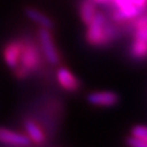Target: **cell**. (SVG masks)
I'll return each mask as SVG.
<instances>
[{
    "label": "cell",
    "instance_id": "obj_2",
    "mask_svg": "<svg viewBox=\"0 0 147 147\" xmlns=\"http://www.w3.org/2000/svg\"><path fill=\"white\" fill-rule=\"evenodd\" d=\"M22 40V48L20 53L19 65L14 71L18 79H26L30 74L36 72L42 64L40 51L42 49L35 42L26 39Z\"/></svg>",
    "mask_w": 147,
    "mask_h": 147
},
{
    "label": "cell",
    "instance_id": "obj_13",
    "mask_svg": "<svg viewBox=\"0 0 147 147\" xmlns=\"http://www.w3.org/2000/svg\"><path fill=\"white\" fill-rule=\"evenodd\" d=\"M96 3L93 0H82L80 3V16L81 20L86 25L92 21V19L96 14Z\"/></svg>",
    "mask_w": 147,
    "mask_h": 147
},
{
    "label": "cell",
    "instance_id": "obj_12",
    "mask_svg": "<svg viewBox=\"0 0 147 147\" xmlns=\"http://www.w3.org/2000/svg\"><path fill=\"white\" fill-rule=\"evenodd\" d=\"M25 14H26L27 18L30 20L35 22L40 27H45V28H48V30H51L53 27V20L48 16H46L45 13H42V12H40V11L37 10V9L26 8L25 9Z\"/></svg>",
    "mask_w": 147,
    "mask_h": 147
},
{
    "label": "cell",
    "instance_id": "obj_10",
    "mask_svg": "<svg viewBox=\"0 0 147 147\" xmlns=\"http://www.w3.org/2000/svg\"><path fill=\"white\" fill-rule=\"evenodd\" d=\"M126 144L133 147H147V125H136L131 130Z\"/></svg>",
    "mask_w": 147,
    "mask_h": 147
},
{
    "label": "cell",
    "instance_id": "obj_8",
    "mask_svg": "<svg viewBox=\"0 0 147 147\" xmlns=\"http://www.w3.org/2000/svg\"><path fill=\"white\" fill-rule=\"evenodd\" d=\"M22 48V40H13V42H8L3 48V58L8 67L14 72L19 65V60H20V53H21Z\"/></svg>",
    "mask_w": 147,
    "mask_h": 147
},
{
    "label": "cell",
    "instance_id": "obj_6",
    "mask_svg": "<svg viewBox=\"0 0 147 147\" xmlns=\"http://www.w3.org/2000/svg\"><path fill=\"white\" fill-rule=\"evenodd\" d=\"M0 144L8 146H28L32 144V141L27 134L0 126Z\"/></svg>",
    "mask_w": 147,
    "mask_h": 147
},
{
    "label": "cell",
    "instance_id": "obj_1",
    "mask_svg": "<svg viewBox=\"0 0 147 147\" xmlns=\"http://www.w3.org/2000/svg\"><path fill=\"white\" fill-rule=\"evenodd\" d=\"M117 30L115 22L109 21L107 16L101 12H96L92 21L87 24L86 40L89 45L95 47L107 46L117 37Z\"/></svg>",
    "mask_w": 147,
    "mask_h": 147
},
{
    "label": "cell",
    "instance_id": "obj_3",
    "mask_svg": "<svg viewBox=\"0 0 147 147\" xmlns=\"http://www.w3.org/2000/svg\"><path fill=\"white\" fill-rule=\"evenodd\" d=\"M111 20L126 23L136 19L147 10V0H110Z\"/></svg>",
    "mask_w": 147,
    "mask_h": 147
},
{
    "label": "cell",
    "instance_id": "obj_14",
    "mask_svg": "<svg viewBox=\"0 0 147 147\" xmlns=\"http://www.w3.org/2000/svg\"><path fill=\"white\" fill-rule=\"evenodd\" d=\"M96 5H109V2H110V0H93Z\"/></svg>",
    "mask_w": 147,
    "mask_h": 147
},
{
    "label": "cell",
    "instance_id": "obj_7",
    "mask_svg": "<svg viewBox=\"0 0 147 147\" xmlns=\"http://www.w3.org/2000/svg\"><path fill=\"white\" fill-rule=\"evenodd\" d=\"M87 101L90 105L98 107H112L118 104L119 95L115 92L102 90V92H93L87 96Z\"/></svg>",
    "mask_w": 147,
    "mask_h": 147
},
{
    "label": "cell",
    "instance_id": "obj_9",
    "mask_svg": "<svg viewBox=\"0 0 147 147\" xmlns=\"http://www.w3.org/2000/svg\"><path fill=\"white\" fill-rule=\"evenodd\" d=\"M57 80H58L59 84L62 86V88L68 92H76L80 88V81L69 69L64 67L58 69Z\"/></svg>",
    "mask_w": 147,
    "mask_h": 147
},
{
    "label": "cell",
    "instance_id": "obj_5",
    "mask_svg": "<svg viewBox=\"0 0 147 147\" xmlns=\"http://www.w3.org/2000/svg\"><path fill=\"white\" fill-rule=\"evenodd\" d=\"M38 38H39V47L42 49V53L46 60L53 65L59 64L60 63V55L55 45L50 30L40 27L38 31Z\"/></svg>",
    "mask_w": 147,
    "mask_h": 147
},
{
    "label": "cell",
    "instance_id": "obj_4",
    "mask_svg": "<svg viewBox=\"0 0 147 147\" xmlns=\"http://www.w3.org/2000/svg\"><path fill=\"white\" fill-rule=\"evenodd\" d=\"M132 30L133 39L130 47L132 58L136 60L147 58V12L132 21Z\"/></svg>",
    "mask_w": 147,
    "mask_h": 147
},
{
    "label": "cell",
    "instance_id": "obj_11",
    "mask_svg": "<svg viewBox=\"0 0 147 147\" xmlns=\"http://www.w3.org/2000/svg\"><path fill=\"white\" fill-rule=\"evenodd\" d=\"M24 129L26 131L27 136L31 138L32 143H34L36 145H42L46 142L45 133L35 121L26 120L24 122Z\"/></svg>",
    "mask_w": 147,
    "mask_h": 147
}]
</instances>
